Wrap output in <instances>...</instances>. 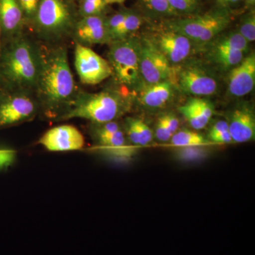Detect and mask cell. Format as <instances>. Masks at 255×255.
<instances>
[{
    "label": "cell",
    "instance_id": "cell-1",
    "mask_svg": "<svg viewBox=\"0 0 255 255\" xmlns=\"http://www.w3.org/2000/svg\"><path fill=\"white\" fill-rule=\"evenodd\" d=\"M41 67L36 87L40 114L52 122H59L79 93L64 46L41 48Z\"/></svg>",
    "mask_w": 255,
    "mask_h": 255
},
{
    "label": "cell",
    "instance_id": "cell-2",
    "mask_svg": "<svg viewBox=\"0 0 255 255\" xmlns=\"http://www.w3.org/2000/svg\"><path fill=\"white\" fill-rule=\"evenodd\" d=\"M1 57V72L16 90L34 91L41 67L40 47L24 35L13 37Z\"/></svg>",
    "mask_w": 255,
    "mask_h": 255
},
{
    "label": "cell",
    "instance_id": "cell-3",
    "mask_svg": "<svg viewBox=\"0 0 255 255\" xmlns=\"http://www.w3.org/2000/svg\"><path fill=\"white\" fill-rule=\"evenodd\" d=\"M130 107L128 97L117 90H107L97 93L80 91L59 122L82 119L92 124L107 123L121 118Z\"/></svg>",
    "mask_w": 255,
    "mask_h": 255
},
{
    "label": "cell",
    "instance_id": "cell-4",
    "mask_svg": "<svg viewBox=\"0 0 255 255\" xmlns=\"http://www.w3.org/2000/svg\"><path fill=\"white\" fill-rule=\"evenodd\" d=\"M78 21L76 10L70 0H39L31 22L41 39L58 42L73 35Z\"/></svg>",
    "mask_w": 255,
    "mask_h": 255
},
{
    "label": "cell",
    "instance_id": "cell-5",
    "mask_svg": "<svg viewBox=\"0 0 255 255\" xmlns=\"http://www.w3.org/2000/svg\"><path fill=\"white\" fill-rule=\"evenodd\" d=\"M109 63L117 81L128 89L140 88V41L129 36L110 43Z\"/></svg>",
    "mask_w": 255,
    "mask_h": 255
},
{
    "label": "cell",
    "instance_id": "cell-6",
    "mask_svg": "<svg viewBox=\"0 0 255 255\" xmlns=\"http://www.w3.org/2000/svg\"><path fill=\"white\" fill-rule=\"evenodd\" d=\"M227 10L220 9L200 16L178 18L167 23V27L182 33L191 42L207 43L227 27L231 22Z\"/></svg>",
    "mask_w": 255,
    "mask_h": 255
},
{
    "label": "cell",
    "instance_id": "cell-7",
    "mask_svg": "<svg viewBox=\"0 0 255 255\" xmlns=\"http://www.w3.org/2000/svg\"><path fill=\"white\" fill-rule=\"evenodd\" d=\"M39 114L36 97L30 92L17 90L0 99V128L31 122Z\"/></svg>",
    "mask_w": 255,
    "mask_h": 255
},
{
    "label": "cell",
    "instance_id": "cell-8",
    "mask_svg": "<svg viewBox=\"0 0 255 255\" xmlns=\"http://www.w3.org/2000/svg\"><path fill=\"white\" fill-rule=\"evenodd\" d=\"M91 124L92 136L104 153L121 161L131 158L134 147L127 143L125 132L117 121Z\"/></svg>",
    "mask_w": 255,
    "mask_h": 255
},
{
    "label": "cell",
    "instance_id": "cell-9",
    "mask_svg": "<svg viewBox=\"0 0 255 255\" xmlns=\"http://www.w3.org/2000/svg\"><path fill=\"white\" fill-rule=\"evenodd\" d=\"M75 65L82 83L95 85L112 75L108 60L95 53L90 47L76 43Z\"/></svg>",
    "mask_w": 255,
    "mask_h": 255
},
{
    "label": "cell",
    "instance_id": "cell-10",
    "mask_svg": "<svg viewBox=\"0 0 255 255\" xmlns=\"http://www.w3.org/2000/svg\"><path fill=\"white\" fill-rule=\"evenodd\" d=\"M140 70L147 85L166 81L170 78V63L149 39L140 41Z\"/></svg>",
    "mask_w": 255,
    "mask_h": 255
},
{
    "label": "cell",
    "instance_id": "cell-11",
    "mask_svg": "<svg viewBox=\"0 0 255 255\" xmlns=\"http://www.w3.org/2000/svg\"><path fill=\"white\" fill-rule=\"evenodd\" d=\"M38 143L50 152H65L82 150L85 140L76 127L61 125L47 130L38 140Z\"/></svg>",
    "mask_w": 255,
    "mask_h": 255
},
{
    "label": "cell",
    "instance_id": "cell-12",
    "mask_svg": "<svg viewBox=\"0 0 255 255\" xmlns=\"http://www.w3.org/2000/svg\"><path fill=\"white\" fill-rule=\"evenodd\" d=\"M164 55L169 63H181L189 56L191 41L182 33L167 27L149 39Z\"/></svg>",
    "mask_w": 255,
    "mask_h": 255
},
{
    "label": "cell",
    "instance_id": "cell-13",
    "mask_svg": "<svg viewBox=\"0 0 255 255\" xmlns=\"http://www.w3.org/2000/svg\"><path fill=\"white\" fill-rule=\"evenodd\" d=\"M76 43L83 46L104 44L112 41L103 14L81 17L77 21L73 35Z\"/></svg>",
    "mask_w": 255,
    "mask_h": 255
},
{
    "label": "cell",
    "instance_id": "cell-14",
    "mask_svg": "<svg viewBox=\"0 0 255 255\" xmlns=\"http://www.w3.org/2000/svg\"><path fill=\"white\" fill-rule=\"evenodd\" d=\"M177 83L183 92L198 97L214 95L218 86L215 78L198 67H188L181 70Z\"/></svg>",
    "mask_w": 255,
    "mask_h": 255
},
{
    "label": "cell",
    "instance_id": "cell-15",
    "mask_svg": "<svg viewBox=\"0 0 255 255\" xmlns=\"http://www.w3.org/2000/svg\"><path fill=\"white\" fill-rule=\"evenodd\" d=\"M228 90L233 97H241L253 91L255 85V55L252 53L235 66L228 77Z\"/></svg>",
    "mask_w": 255,
    "mask_h": 255
},
{
    "label": "cell",
    "instance_id": "cell-16",
    "mask_svg": "<svg viewBox=\"0 0 255 255\" xmlns=\"http://www.w3.org/2000/svg\"><path fill=\"white\" fill-rule=\"evenodd\" d=\"M227 122L233 142L243 143L255 138V116L250 106L241 105L235 109Z\"/></svg>",
    "mask_w": 255,
    "mask_h": 255
},
{
    "label": "cell",
    "instance_id": "cell-17",
    "mask_svg": "<svg viewBox=\"0 0 255 255\" xmlns=\"http://www.w3.org/2000/svg\"><path fill=\"white\" fill-rule=\"evenodd\" d=\"M179 110L194 130L204 128L214 115V106L210 101L198 97L188 100Z\"/></svg>",
    "mask_w": 255,
    "mask_h": 255
},
{
    "label": "cell",
    "instance_id": "cell-18",
    "mask_svg": "<svg viewBox=\"0 0 255 255\" xmlns=\"http://www.w3.org/2000/svg\"><path fill=\"white\" fill-rule=\"evenodd\" d=\"M26 18L17 0H0V26L6 34H21Z\"/></svg>",
    "mask_w": 255,
    "mask_h": 255
},
{
    "label": "cell",
    "instance_id": "cell-19",
    "mask_svg": "<svg viewBox=\"0 0 255 255\" xmlns=\"http://www.w3.org/2000/svg\"><path fill=\"white\" fill-rule=\"evenodd\" d=\"M140 102L142 105L150 109L162 108L167 105L172 97V84L168 81L142 85L140 88Z\"/></svg>",
    "mask_w": 255,
    "mask_h": 255
},
{
    "label": "cell",
    "instance_id": "cell-20",
    "mask_svg": "<svg viewBox=\"0 0 255 255\" xmlns=\"http://www.w3.org/2000/svg\"><path fill=\"white\" fill-rule=\"evenodd\" d=\"M124 130L126 136L133 145H148L153 138L152 130L141 119L128 118Z\"/></svg>",
    "mask_w": 255,
    "mask_h": 255
},
{
    "label": "cell",
    "instance_id": "cell-21",
    "mask_svg": "<svg viewBox=\"0 0 255 255\" xmlns=\"http://www.w3.org/2000/svg\"><path fill=\"white\" fill-rule=\"evenodd\" d=\"M172 145L177 147H193V146H206L209 143L204 135L194 130H179L170 139Z\"/></svg>",
    "mask_w": 255,
    "mask_h": 255
},
{
    "label": "cell",
    "instance_id": "cell-22",
    "mask_svg": "<svg viewBox=\"0 0 255 255\" xmlns=\"http://www.w3.org/2000/svg\"><path fill=\"white\" fill-rule=\"evenodd\" d=\"M244 52L216 46L214 49V58L220 65L225 68H234L245 58Z\"/></svg>",
    "mask_w": 255,
    "mask_h": 255
},
{
    "label": "cell",
    "instance_id": "cell-23",
    "mask_svg": "<svg viewBox=\"0 0 255 255\" xmlns=\"http://www.w3.org/2000/svg\"><path fill=\"white\" fill-rule=\"evenodd\" d=\"M141 24V18L135 13L128 11L125 19L112 37V41L130 36L131 33L140 28Z\"/></svg>",
    "mask_w": 255,
    "mask_h": 255
},
{
    "label": "cell",
    "instance_id": "cell-24",
    "mask_svg": "<svg viewBox=\"0 0 255 255\" xmlns=\"http://www.w3.org/2000/svg\"><path fill=\"white\" fill-rule=\"evenodd\" d=\"M249 43L239 32L234 31L223 36V38L216 43V46L241 50L246 53L249 48Z\"/></svg>",
    "mask_w": 255,
    "mask_h": 255
},
{
    "label": "cell",
    "instance_id": "cell-25",
    "mask_svg": "<svg viewBox=\"0 0 255 255\" xmlns=\"http://www.w3.org/2000/svg\"><path fill=\"white\" fill-rule=\"evenodd\" d=\"M204 147L205 146L179 147L177 152V157L180 160L187 162L204 158L208 153L207 150L204 148Z\"/></svg>",
    "mask_w": 255,
    "mask_h": 255
},
{
    "label": "cell",
    "instance_id": "cell-26",
    "mask_svg": "<svg viewBox=\"0 0 255 255\" xmlns=\"http://www.w3.org/2000/svg\"><path fill=\"white\" fill-rule=\"evenodd\" d=\"M238 32L251 43L255 40V11L247 14L242 19Z\"/></svg>",
    "mask_w": 255,
    "mask_h": 255
},
{
    "label": "cell",
    "instance_id": "cell-27",
    "mask_svg": "<svg viewBox=\"0 0 255 255\" xmlns=\"http://www.w3.org/2000/svg\"><path fill=\"white\" fill-rule=\"evenodd\" d=\"M172 9L177 13L189 14L195 12L199 6V0H168Z\"/></svg>",
    "mask_w": 255,
    "mask_h": 255
},
{
    "label": "cell",
    "instance_id": "cell-28",
    "mask_svg": "<svg viewBox=\"0 0 255 255\" xmlns=\"http://www.w3.org/2000/svg\"><path fill=\"white\" fill-rule=\"evenodd\" d=\"M106 5L107 4L81 0L78 13L80 17L103 14Z\"/></svg>",
    "mask_w": 255,
    "mask_h": 255
},
{
    "label": "cell",
    "instance_id": "cell-29",
    "mask_svg": "<svg viewBox=\"0 0 255 255\" xmlns=\"http://www.w3.org/2000/svg\"><path fill=\"white\" fill-rule=\"evenodd\" d=\"M148 9L158 14L175 15L177 12L169 4L168 0H142Z\"/></svg>",
    "mask_w": 255,
    "mask_h": 255
},
{
    "label": "cell",
    "instance_id": "cell-30",
    "mask_svg": "<svg viewBox=\"0 0 255 255\" xmlns=\"http://www.w3.org/2000/svg\"><path fill=\"white\" fill-rule=\"evenodd\" d=\"M128 12V10H122V11L116 13L115 14L111 16L110 18H107V28H108L112 41V37H113L115 32L118 30L119 26L122 25L124 20L125 19Z\"/></svg>",
    "mask_w": 255,
    "mask_h": 255
},
{
    "label": "cell",
    "instance_id": "cell-31",
    "mask_svg": "<svg viewBox=\"0 0 255 255\" xmlns=\"http://www.w3.org/2000/svg\"><path fill=\"white\" fill-rule=\"evenodd\" d=\"M17 1L22 9L26 21L31 22L38 9L39 0H17Z\"/></svg>",
    "mask_w": 255,
    "mask_h": 255
},
{
    "label": "cell",
    "instance_id": "cell-32",
    "mask_svg": "<svg viewBox=\"0 0 255 255\" xmlns=\"http://www.w3.org/2000/svg\"><path fill=\"white\" fill-rule=\"evenodd\" d=\"M16 159V152L11 149H0V170L11 167Z\"/></svg>",
    "mask_w": 255,
    "mask_h": 255
},
{
    "label": "cell",
    "instance_id": "cell-33",
    "mask_svg": "<svg viewBox=\"0 0 255 255\" xmlns=\"http://www.w3.org/2000/svg\"><path fill=\"white\" fill-rule=\"evenodd\" d=\"M155 136L157 140L162 142L169 141L172 136L162 117L158 119L156 124Z\"/></svg>",
    "mask_w": 255,
    "mask_h": 255
},
{
    "label": "cell",
    "instance_id": "cell-34",
    "mask_svg": "<svg viewBox=\"0 0 255 255\" xmlns=\"http://www.w3.org/2000/svg\"><path fill=\"white\" fill-rule=\"evenodd\" d=\"M166 125L168 128L169 132L172 135L178 130L179 126V119L174 114H166L162 116Z\"/></svg>",
    "mask_w": 255,
    "mask_h": 255
},
{
    "label": "cell",
    "instance_id": "cell-35",
    "mask_svg": "<svg viewBox=\"0 0 255 255\" xmlns=\"http://www.w3.org/2000/svg\"><path fill=\"white\" fill-rule=\"evenodd\" d=\"M228 130H229L228 122L226 121H219V122H216L210 129L209 137L222 133V132L228 131Z\"/></svg>",
    "mask_w": 255,
    "mask_h": 255
},
{
    "label": "cell",
    "instance_id": "cell-36",
    "mask_svg": "<svg viewBox=\"0 0 255 255\" xmlns=\"http://www.w3.org/2000/svg\"><path fill=\"white\" fill-rule=\"evenodd\" d=\"M209 137L211 141L218 144H228L233 142L232 137H231L229 130Z\"/></svg>",
    "mask_w": 255,
    "mask_h": 255
},
{
    "label": "cell",
    "instance_id": "cell-37",
    "mask_svg": "<svg viewBox=\"0 0 255 255\" xmlns=\"http://www.w3.org/2000/svg\"><path fill=\"white\" fill-rule=\"evenodd\" d=\"M218 2L222 6H225L226 5L236 4V3L239 2L241 0H217Z\"/></svg>",
    "mask_w": 255,
    "mask_h": 255
},
{
    "label": "cell",
    "instance_id": "cell-38",
    "mask_svg": "<svg viewBox=\"0 0 255 255\" xmlns=\"http://www.w3.org/2000/svg\"><path fill=\"white\" fill-rule=\"evenodd\" d=\"M106 4H114V3H123L126 0H105Z\"/></svg>",
    "mask_w": 255,
    "mask_h": 255
},
{
    "label": "cell",
    "instance_id": "cell-39",
    "mask_svg": "<svg viewBox=\"0 0 255 255\" xmlns=\"http://www.w3.org/2000/svg\"><path fill=\"white\" fill-rule=\"evenodd\" d=\"M85 1H92V2L99 3V4H106L105 0H85Z\"/></svg>",
    "mask_w": 255,
    "mask_h": 255
},
{
    "label": "cell",
    "instance_id": "cell-40",
    "mask_svg": "<svg viewBox=\"0 0 255 255\" xmlns=\"http://www.w3.org/2000/svg\"><path fill=\"white\" fill-rule=\"evenodd\" d=\"M246 2L248 6H254L255 0H246Z\"/></svg>",
    "mask_w": 255,
    "mask_h": 255
},
{
    "label": "cell",
    "instance_id": "cell-41",
    "mask_svg": "<svg viewBox=\"0 0 255 255\" xmlns=\"http://www.w3.org/2000/svg\"><path fill=\"white\" fill-rule=\"evenodd\" d=\"M0 32H1V26H0Z\"/></svg>",
    "mask_w": 255,
    "mask_h": 255
}]
</instances>
